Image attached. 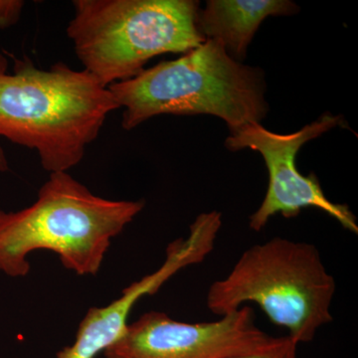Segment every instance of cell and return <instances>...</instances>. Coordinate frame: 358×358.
<instances>
[{
  "instance_id": "6da1fadb",
  "label": "cell",
  "mask_w": 358,
  "mask_h": 358,
  "mask_svg": "<svg viewBox=\"0 0 358 358\" xmlns=\"http://www.w3.org/2000/svg\"><path fill=\"white\" fill-rule=\"evenodd\" d=\"M0 53V136L36 150L50 173H68L83 160L119 105L109 88L86 70L63 62L40 69L29 59Z\"/></svg>"
},
{
  "instance_id": "7a4b0ae2",
  "label": "cell",
  "mask_w": 358,
  "mask_h": 358,
  "mask_svg": "<svg viewBox=\"0 0 358 358\" xmlns=\"http://www.w3.org/2000/svg\"><path fill=\"white\" fill-rule=\"evenodd\" d=\"M143 207V200L94 194L68 173H50L34 203L20 211L0 210V271L25 277L29 254L47 250L77 275H95L112 240Z\"/></svg>"
},
{
  "instance_id": "3957f363",
  "label": "cell",
  "mask_w": 358,
  "mask_h": 358,
  "mask_svg": "<svg viewBox=\"0 0 358 358\" xmlns=\"http://www.w3.org/2000/svg\"><path fill=\"white\" fill-rule=\"evenodd\" d=\"M131 131L162 115H210L226 122L230 134L268 114L265 75L230 57L218 40H205L176 60L164 61L138 76L110 85Z\"/></svg>"
},
{
  "instance_id": "277c9868",
  "label": "cell",
  "mask_w": 358,
  "mask_h": 358,
  "mask_svg": "<svg viewBox=\"0 0 358 358\" xmlns=\"http://www.w3.org/2000/svg\"><path fill=\"white\" fill-rule=\"evenodd\" d=\"M336 281L315 245L275 237L250 247L229 274L212 282L206 305L219 317L256 303L300 343L333 322Z\"/></svg>"
},
{
  "instance_id": "5b68a950",
  "label": "cell",
  "mask_w": 358,
  "mask_h": 358,
  "mask_svg": "<svg viewBox=\"0 0 358 358\" xmlns=\"http://www.w3.org/2000/svg\"><path fill=\"white\" fill-rule=\"evenodd\" d=\"M73 7L68 38L84 70L107 88L138 76L152 58L205 42L194 0H75Z\"/></svg>"
},
{
  "instance_id": "8992f818",
  "label": "cell",
  "mask_w": 358,
  "mask_h": 358,
  "mask_svg": "<svg viewBox=\"0 0 358 358\" xmlns=\"http://www.w3.org/2000/svg\"><path fill=\"white\" fill-rule=\"evenodd\" d=\"M341 124H345L341 115L327 113L294 133H273L261 124L253 122L226 138L225 147L232 152L249 148L260 152L268 169L267 192L261 206L250 216L252 230L260 232L278 214L294 218L303 208L315 207L336 219L345 229L357 234V217L350 207L327 199L317 176H303L296 166V155L305 143Z\"/></svg>"
},
{
  "instance_id": "52a82bcc",
  "label": "cell",
  "mask_w": 358,
  "mask_h": 358,
  "mask_svg": "<svg viewBox=\"0 0 358 358\" xmlns=\"http://www.w3.org/2000/svg\"><path fill=\"white\" fill-rule=\"evenodd\" d=\"M256 326L253 308L244 306L213 322H178L150 312L129 324L106 358H227L258 352L272 343Z\"/></svg>"
},
{
  "instance_id": "ba28073f",
  "label": "cell",
  "mask_w": 358,
  "mask_h": 358,
  "mask_svg": "<svg viewBox=\"0 0 358 358\" xmlns=\"http://www.w3.org/2000/svg\"><path fill=\"white\" fill-rule=\"evenodd\" d=\"M221 226L220 212L199 214L190 225L189 235L169 245L166 260L155 272L129 285L110 305L89 308L74 343L63 348L56 358H95L117 343L129 326V317L136 303L157 293L179 271L203 262L215 247Z\"/></svg>"
},
{
  "instance_id": "9c48e42d",
  "label": "cell",
  "mask_w": 358,
  "mask_h": 358,
  "mask_svg": "<svg viewBox=\"0 0 358 358\" xmlns=\"http://www.w3.org/2000/svg\"><path fill=\"white\" fill-rule=\"evenodd\" d=\"M300 7L289 0H209L197 13V29L205 40H218L231 58L243 63L257 30L268 16H288Z\"/></svg>"
},
{
  "instance_id": "30bf717a",
  "label": "cell",
  "mask_w": 358,
  "mask_h": 358,
  "mask_svg": "<svg viewBox=\"0 0 358 358\" xmlns=\"http://www.w3.org/2000/svg\"><path fill=\"white\" fill-rule=\"evenodd\" d=\"M299 343L289 336L274 338L272 343L258 352L227 358H298Z\"/></svg>"
},
{
  "instance_id": "8fae6325",
  "label": "cell",
  "mask_w": 358,
  "mask_h": 358,
  "mask_svg": "<svg viewBox=\"0 0 358 358\" xmlns=\"http://www.w3.org/2000/svg\"><path fill=\"white\" fill-rule=\"evenodd\" d=\"M25 2L22 0H0V28L10 27L20 20Z\"/></svg>"
},
{
  "instance_id": "7c38bea8",
  "label": "cell",
  "mask_w": 358,
  "mask_h": 358,
  "mask_svg": "<svg viewBox=\"0 0 358 358\" xmlns=\"http://www.w3.org/2000/svg\"><path fill=\"white\" fill-rule=\"evenodd\" d=\"M8 169V160L6 159V152H4L3 148L0 145V171H1V173H6Z\"/></svg>"
}]
</instances>
